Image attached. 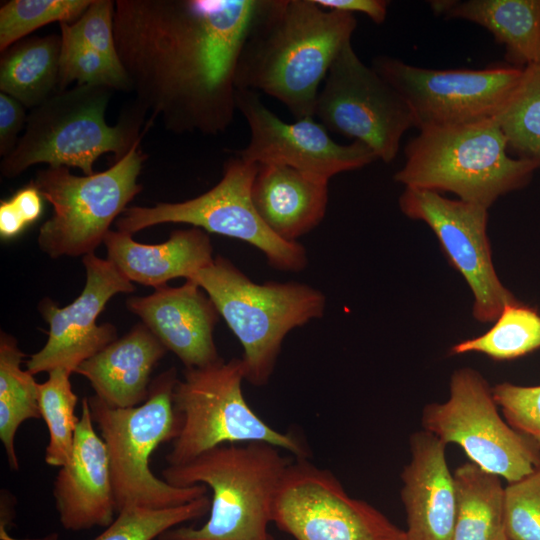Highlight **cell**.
<instances>
[{"label": "cell", "instance_id": "obj_12", "mask_svg": "<svg viewBox=\"0 0 540 540\" xmlns=\"http://www.w3.org/2000/svg\"><path fill=\"white\" fill-rule=\"evenodd\" d=\"M272 523L294 540H407L405 530L309 458H293L278 487Z\"/></svg>", "mask_w": 540, "mask_h": 540}, {"label": "cell", "instance_id": "obj_25", "mask_svg": "<svg viewBox=\"0 0 540 540\" xmlns=\"http://www.w3.org/2000/svg\"><path fill=\"white\" fill-rule=\"evenodd\" d=\"M61 36L26 37L4 50L0 91L34 109L58 91Z\"/></svg>", "mask_w": 540, "mask_h": 540}, {"label": "cell", "instance_id": "obj_15", "mask_svg": "<svg viewBox=\"0 0 540 540\" xmlns=\"http://www.w3.org/2000/svg\"><path fill=\"white\" fill-rule=\"evenodd\" d=\"M399 207L404 215L423 221L433 231L448 262L473 293L476 320L493 322L506 304L516 301L499 280L492 262L487 208L413 187H405Z\"/></svg>", "mask_w": 540, "mask_h": 540}, {"label": "cell", "instance_id": "obj_31", "mask_svg": "<svg viewBox=\"0 0 540 540\" xmlns=\"http://www.w3.org/2000/svg\"><path fill=\"white\" fill-rule=\"evenodd\" d=\"M210 498L204 495L184 505L169 508L127 506L92 540H154L170 529L209 513Z\"/></svg>", "mask_w": 540, "mask_h": 540}, {"label": "cell", "instance_id": "obj_23", "mask_svg": "<svg viewBox=\"0 0 540 540\" xmlns=\"http://www.w3.org/2000/svg\"><path fill=\"white\" fill-rule=\"evenodd\" d=\"M104 245L107 259L129 281L155 289L171 279H190L214 259L208 233L197 227L175 230L160 244L139 243L131 234L110 230Z\"/></svg>", "mask_w": 540, "mask_h": 540}, {"label": "cell", "instance_id": "obj_33", "mask_svg": "<svg viewBox=\"0 0 540 540\" xmlns=\"http://www.w3.org/2000/svg\"><path fill=\"white\" fill-rule=\"evenodd\" d=\"M58 91L76 85L107 87L114 91H131L128 76L121 63H115L74 39L60 34Z\"/></svg>", "mask_w": 540, "mask_h": 540}, {"label": "cell", "instance_id": "obj_38", "mask_svg": "<svg viewBox=\"0 0 540 540\" xmlns=\"http://www.w3.org/2000/svg\"><path fill=\"white\" fill-rule=\"evenodd\" d=\"M25 107L15 98L0 92V155L7 157L16 147L20 131L26 126Z\"/></svg>", "mask_w": 540, "mask_h": 540}, {"label": "cell", "instance_id": "obj_10", "mask_svg": "<svg viewBox=\"0 0 540 540\" xmlns=\"http://www.w3.org/2000/svg\"><path fill=\"white\" fill-rule=\"evenodd\" d=\"M257 168L258 164L236 153L224 163L220 181L210 190L183 202L128 206L115 226L118 231L132 235L163 223L189 224L256 247L276 270L299 272L308 262L304 247L276 236L253 204L251 186Z\"/></svg>", "mask_w": 540, "mask_h": 540}, {"label": "cell", "instance_id": "obj_4", "mask_svg": "<svg viewBox=\"0 0 540 540\" xmlns=\"http://www.w3.org/2000/svg\"><path fill=\"white\" fill-rule=\"evenodd\" d=\"M114 90L75 85L59 90L30 111L14 150L1 161L4 177L13 178L36 164L75 167L94 174L95 161L105 153L124 157L148 128L146 114L135 104L110 126L105 112Z\"/></svg>", "mask_w": 540, "mask_h": 540}, {"label": "cell", "instance_id": "obj_6", "mask_svg": "<svg viewBox=\"0 0 540 540\" xmlns=\"http://www.w3.org/2000/svg\"><path fill=\"white\" fill-rule=\"evenodd\" d=\"M187 280L208 294L239 340L246 381L254 386L269 382L287 334L325 311L321 291L298 282L256 283L220 255Z\"/></svg>", "mask_w": 540, "mask_h": 540}, {"label": "cell", "instance_id": "obj_2", "mask_svg": "<svg viewBox=\"0 0 540 540\" xmlns=\"http://www.w3.org/2000/svg\"><path fill=\"white\" fill-rule=\"evenodd\" d=\"M356 26L354 14L315 0H262L239 55L237 90L273 97L295 120L314 117L321 85Z\"/></svg>", "mask_w": 540, "mask_h": 540}, {"label": "cell", "instance_id": "obj_34", "mask_svg": "<svg viewBox=\"0 0 540 540\" xmlns=\"http://www.w3.org/2000/svg\"><path fill=\"white\" fill-rule=\"evenodd\" d=\"M508 540H540V466L504 488Z\"/></svg>", "mask_w": 540, "mask_h": 540}, {"label": "cell", "instance_id": "obj_27", "mask_svg": "<svg viewBox=\"0 0 540 540\" xmlns=\"http://www.w3.org/2000/svg\"><path fill=\"white\" fill-rule=\"evenodd\" d=\"M25 354L10 334H0V440L13 471L19 469L15 435L27 420L41 417L39 383L21 364Z\"/></svg>", "mask_w": 540, "mask_h": 540}, {"label": "cell", "instance_id": "obj_19", "mask_svg": "<svg viewBox=\"0 0 540 540\" xmlns=\"http://www.w3.org/2000/svg\"><path fill=\"white\" fill-rule=\"evenodd\" d=\"M126 306L173 352L185 368H201L221 359L214 341L219 312L194 281L164 285L148 296L127 299Z\"/></svg>", "mask_w": 540, "mask_h": 540}, {"label": "cell", "instance_id": "obj_26", "mask_svg": "<svg viewBox=\"0 0 540 540\" xmlns=\"http://www.w3.org/2000/svg\"><path fill=\"white\" fill-rule=\"evenodd\" d=\"M457 514L451 540H508L501 477L469 461L453 472Z\"/></svg>", "mask_w": 540, "mask_h": 540}, {"label": "cell", "instance_id": "obj_21", "mask_svg": "<svg viewBox=\"0 0 540 540\" xmlns=\"http://www.w3.org/2000/svg\"><path fill=\"white\" fill-rule=\"evenodd\" d=\"M167 351L141 322L81 363L74 373L85 377L95 396L109 407H135L147 399L152 371Z\"/></svg>", "mask_w": 540, "mask_h": 540}, {"label": "cell", "instance_id": "obj_28", "mask_svg": "<svg viewBox=\"0 0 540 540\" xmlns=\"http://www.w3.org/2000/svg\"><path fill=\"white\" fill-rule=\"evenodd\" d=\"M540 347V315L519 301L508 303L484 334L461 341L450 354L482 353L494 360H511Z\"/></svg>", "mask_w": 540, "mask_h": 540}, {"label": "cell", "instance_id": "obj_20", "mask_svg": "<svg viewBox=\"0 0 540 540\" xmlns=\"http://www.w3.org/2000/svg\"><path fill=\"white\" fill-rule=\"evenodd\" d=\"M410 462L401 473L400 497L406 513L407 540H451L457 495L446 444L425 430L409 438Z\"/></svg>", "mask_w": 540, "mask_h": 540}, {"label": "cell", "instance_id": "obj_8", "mask_svg": "<svg viewBox=\"0 0 540 540\" xmlns=\"http://www.w3.org/2000/svg\"><path fill=\"white\" fill-rule=\"evenodd\" d=\"M241 358L201 368H185L172 394L178 433L165 459L168 466L184 464L226 444L263 442L287 451L294 458H309L310 450L294 432H281L265 422L248 404Z\"/></svg>", "mask_w": 540, "mask_h": 540}, {"label": "cell", "instance_id": "obj_11", "mask_svg": "<svg viewBox=\"0 0 540 540\" xmlns=\"http://www.w3.org/2000/svg\"><path fill=\"white\" fill-rule=\"evenodd\" d=\"M498 407L481 373L463 367L451 375L449 399L423 408L421 425L446 445L460 446L483 470L512 483L540 466V449L504 421Z\"/></svg>", "mask_w": 540, "mask_h": 540}, {"label": "cell", "instance_id": "obj_7", "mask_svg": "<svg viewBox=\"0 0 540 540\" xmlns=\"http://www.w3.org/2000/svg\"><path fill=\"white\" fill-rule=\"evenodd\" d=\"M178 380L171 367L152 380L147 399L130 408H113L88 397L91 417L108 452L117 513L127 506L169 508L208 494L204 485L177 487L156 477L150 457L178 433L172 394Z\"/></svg>", "mask_w": 540, "mask_h": 540}, {"label": "cell", "instance_id": "obj_14", "mask_svg": "<svg viewBox=\"0 0 540 540\" xmlns=\"http://www.w3.org/2000/svg\"><path fill=\"white\" fill-rule=\"evenodd\" d=\"M406 101L418 130L494 118L518 84L523 68L428 69L380 55L371 66Z\"/></svg>", "mask_w": 540, "mask_h": 540}, {"label": "cell", "instance_id": "obj_40", "mask_svg": "<svg viewBox=\"0 0 540 540\" xmlns=\"http://www.w3.org/2000/svg\"><path fill=\"white\" fill-rule=\"evenodd\" d=\"M158 540H168V539H166V538L163 537V536H160V537L158 538Z\"/></svg>", "mask_w": 540, "mask_h": 540}, {"label": "cell", "instance_id": "obj_37", "mask_svg": "<svg viewBox=\"0 0 540 540\" xmlns=\"http://www.w3.org/2000/svg\"><path fill=\"white\" fill-rule=\"evenodd\" d=\"M43 197L31 181L10 199L0 202V236L2 240L18 237L42 214Z\"/></svg>", "mask_w": 540, "mask_h": 540}, {"label": "cell", "instance_id": "obj_29", "mask_svg": "<svg viewBox=\"0 0 540 540\" xmlns=\"http://www.w3.org/2000/svg\"><path fill=\"white\" fill-rule=\"evenodd\" d=\"M494 119L508 151L540 164V64L523 68L518 84Z\"/></svg>", "mask_w": 540, "mask_h": 540}, {"label": "cell", "instance_id": "obj_30", "mask_svg": "<svg viewBox=\"0 0 540 540\" xmlns=\"http://www.w3.org/2000/svg\"><path fill=\"white\" fill-rule=\"evenodd\" d=\"M39 383V407L49 433L45 463L53 467L66 464L72 454L75 431L79 422L75 409L78 396L73 392L70 371L57 368Z\"/></svg>", "mask_w": 540, "mask_h": 540}, {"label": "cell", "instance_id": "obj_22", "mask_svg": "<svg viewBox=\"0 0 540 540\" xmlns=\"http://www.w3.org/2000/svg\"><path fill=\"white\" fill-rule=\"evenodd\" d=\"M328 182L286 165L261 163L252 182L251 198L276 236L298 242L323 220Z\"/></svg>", "mask_w": 540, "mask_h": 540}, {"label": "cell", "instance_id": "obj_1", "mask_svg": "<svg viewBox=\"0 0 540 540\" xmlns=\"http://www.w3.org/2000/svg\"><path fill=\"white\" fill-rule=\"evenodd\" d=\"M262 0H117L114 38L135 104L173 134L232 124L236 68Z\"/></svg>", "mask_w": 540, "mask_h": 540}, {"label": "cell", "instance_id": "obj_3", "mask_svg": "<svg viewBox=\"0 0 540 540\" xmlns=\"http://www.w3.org/2000/svg\"><path fill=\"white\" fill-rule=\"evenodd\" d=\"M263 442L226 444L161 471L177 487L204 485L211 490L206 522L179 525L164 533L168 540H275L269 532L274 499L294 457Z\"/></svg>", "mask_w": 540, "mask_h": 540}, {"label": "cell", "instance_id": "obj_16", "mask_svg": "<svg viewBox=\"0 0 540 540\" xmlns=\"http://www.w3.org/2000/svg\"><path fill=\"white\" fill-rule=\"evenodd\" d=\"M236 109L250 131L247 145L236 152L247 161L286 165L329 181L339 173L362 168L377 160L375 153L363 143L334 141L315 117L283 121L256 92L237 90Z\"/></svg>", "mask_w": 540, "mask_h": 540}, {"label": "cell", "instance_id": "obj_13", "mask_svg": "<svg viewBox=\"0 0 540 540\" xmlns=\"http://www.w3.org/2000/svg\"><path fill=\"white\" fill-rule=\"evenodd\" d=\"M314 117L328 131L363 143L385 163L397 156L404 133L416 128L403 97L362 62L351 42L328 71Z\"/></svg>", "mask_w": 540, "mask_h": 540}, {"label": "cell", "instance_id": "obj_32", "mask_svg": "<svg viewBox=\"0 0 540 540\" xmlns=\"http://www.w3.org/2000/svg\"><path fill=\"white\" fill-rule=\"evenodd\" d=\"M92 0H11L0 8V51L36 29L53 23H73Z\"/></svg>", "mask_w": 540, "mask_h": 540}, {"label": "cell", "instance_id": "obj_18", "mask_svg": "<svg viewBox=\"0 0 540 540\" xmlns=\"http://www.w3.org/2000/svg\"><path fill=\"white\" fill-rule=\"evenodd\" d=\"M79 417L71 457L53 483L59 522L70 531L105 528L117 514L108 452L94 428L88 397L81 400Z\"/></svg>", "mask_w": 540, "mask_h": 540}, {"label": "cell", "instance_id": "obj_17", "mask_svg": "<svg viewBox=\"0 0 540 540\" xmlns=\"http://www.w3.org/2000/svg\"><path fill=\"white\" fill-rule=\"evenodd\" d=\"M82 262L86 281L80 295L64 307L48 298L38 306L49 331L45 345L26 362L33 375L57 368L74 373L81 363L118 338L115 325H99L96 319L114 295L132 293L136 288L108 259L90 253Z\"/></svg>", "mask_w": 540, "mask_h": 540}, {"label": "cell", "instance_id": "obj_39", "mask_svg": "<svg viewBox=\"0 0 540 540\" xmlns=\"http://www.w3.org/2000/svg\"><path fill=\"white\" fill-rule=\"evenodd\" d=\"M324 9L346 13H362L376 24H382L387 16L388 1L385 0H315Z\"/></svg>", "mask_w": 540, "mask_h": 540}, {"label": "cell", "instance_id": "obj_35", "mask_svg": "<svg viewBox=\"0 0 540 540\" xmlns=\"http://www.w3.org/2000/svg\"><path fill=\"white\" fill-rule=\"evenodd\" d=\"M114 11V1L92 0L76 21L60 24V34L74 39L115 63H120L114 38Z\"/></svg>", "mask_w": 540, "mask_h": 540}, {"label": "cell", "instance_id": "obj_5", "mask_svg": "<svg viewBox=\"0 0 540 540\" xmlns=\"http://www.w3.org/2000/svg\"><path fill=\"white\" fill-rule=\"evenodd\" d=\"M394 180L405 187L451 192L489 208L500 196L524 187L537 162L513 158L494 118L419 130L404 148Z\"/></svg>", "mask_w": 540, "mask_h": 540}, {"label": "cell", "instance_id": "obj_36", "mask_svg": "<svg viewBox=\"0 0 540 540\" xmlns=\"http://www.w3.org/2000/svg\"><path fill=\"white\" fill-rule=\"evenodd\" d=\"M492 392L506 422L540 449V385L519 386L503 382L494 386Z\"/></svg>", "mask_w": 540, "mask_h": 540}, {"label": "cell", "instance_id": "obj_9", "mask_svg": "<svg viewBox=\"0 0 540 540\" xmlns=\"http://www.w3.org/2000/svg\"><path fill=\"white\" fill-rule=\"evenodd\" d=\"M146 155L140 142L105 171L77 176L67 167L39 170L32 182L51 204L38 245L50 258L94 253L127 205L142 191L137 182Z\"/></svg>", "mask_w": 540, "mask_h": 540}, {"label": "cell", "instance_id": "obj_24", "mask_svg": "<svg viewBox=\"0 0 540 540\" xmlns=\"http://www.w3.org/2000/svg\"><path fill=\"white\" fill-rule=\"evenodd\" d=\"M433 12L487 29L514 67L540 64V0H435Z\"/></svg>", "mask_w": 540, "mask_h": 540}]
</instances>
